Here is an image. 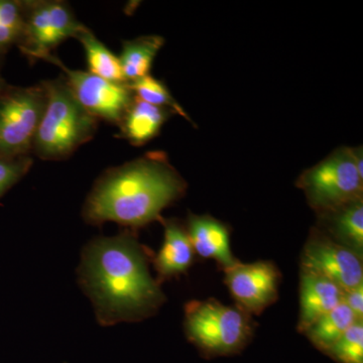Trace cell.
<instances>
[{"label": "cell", "instance_id": "5b68a950", "mask_svg": "<svg viewBox=\"0 0 363 363\" xmlns=\"http://www.w3.org/2000/svg\"><path fill=\"white\" fill-rule=\"evenodd\" d=\"M296 185L318 215L362 200L363 178L355 166L352 147L333 150L303 172Z\"/></svg>", "mask_w": 363, "mask_h": 363}, {"label": "cell", "instance_id": "44dd1931", "mask_svg": "<svg viewBox=\"0 0 363 363\" xmlns=\"http://www.w3.org/2000/svg\"><path fill=\"white\" fill-rule=\"evenodd\" d=\"M325 354L338 363H363L362 321L350 327Z\"/></svg>", "mask_w": 363, "mask_h": 363}, {"label": "cell", "instance_id": "ac0fdd59", "mask_svg": "<svg viewBox=\"0 0 363 363\" xmlns=\"http://www.w3.org/2000/svg\"><path fill=\"white\" fill-rule=\"evenodd\" d=\"M357 321L347 306L341 302L335 309L313 324L305 334L317 350L326 353Z\"/></svg>", "mask_w": 363, "mask_h": 363}, {"label": "cell", "instance_id": "5bb4252c", "mask_svg": "<svg viewBox=\"0 0 363 363\" xmlns=\"http://www.w3.org/2000/svg\"><path fill=\"white\" fill-rule=\"evenodd\" d=\"M173 114L169 109L154 106L135 96L119 124L121 133L117 138H123L135 147H142L159 135L162 125Z\"/></svg>", "mask_w": 363, "mask_h": 363}, {"label": "cell", "instance_id": "ffe728a7", "mask_svg": "<svg viewBox=\"0 0 363 363\" xmlns=\"http://www.w3.org/2000/svg\"><path fill=\"white\" fill-rule=\"evenodd\" d=\"M133 95L138 99L147 102L154 106L161 107V108L169 109L174 113L179 114L184 118L190 121L188 114L184 111L175 98L172 96L171 92L167 87L166 84L162 81L152 77V75L145 76V77L136 79L128 83Z\"/></svg>", "mask_w": 363, "mask_h": 363}, {"label": "cell", "instance_id": "3957f363", "mask_svg": "<svg viewBox=\"0 0 363 363\" xmlns=\"http://www.w3.org/2000/svg\"><path fill=\"white\" fill-rule=\"evenodd\" d=\"M42 84L45 105L33 152L42 160L60 161L92 140L98 119L78 101L64 76Z\"/></svg>", "mask_w": 363, "mask_h": 363}, {"label": "cell", "instance_id": "e0dca14e", "mask_svg": "<svg viewBox=\"0 0 363 363\" xmlns=\"http://www.w3.org/2000/svg\"><path fill=\"white\" fill-rule=\"evenodd\" d=\"M82 44L86 52L88 69L98 77L114 83H128L124 78L118 57L107 49L85 26L76 38Z\"/></svg>", "mask_w": 363, "mask_h": 363}, {"label": "cell", "instance_id": "7c38bea8", "mask_svg": "<svg viewBox=\"0 0 363 363\" xmlns=\"http://www.w3.org/2000/svg\"><path fill=\"white\" fill-rule=\"evenodd\" d=\"M164 225V242L160 252L152 257L159 274L157 281L180 276L188 271L194 259V250L187 229L177 219H162Z\"/></svg>", "mask_w": 363, "mask_h": 363}, {"label": "cell", "instance_id": "603a6c76", "mask_svg": "<svg viewBox=\"0 0 363 363\" xmlns=\"http://www.w3.org/2000/svg\"><path fill=\"white\" fill-rule=\"evenodd\" d=\"M342 302L354 315L357 321L363 318V284L351 290L343 291Z\"/></svg>", "mask_w": 363, "mask_h": 363}, {"label": "cell", "instance_id": "4fadbf2b", "mask_svg": "<svg viewBox=\"0 0 363 363\" xmlns=\"http://www.w3.org/2000/svg\"><path fill=\"white\" fill-rule=\"evenodd\" d=\"M343 291L329 279L302 272L298 330L305 333L313 324L342 302Z\"/></svg>", "mask_w": 363, "mask_h": 363}, {"label": "cell", "instance_id": "7a4b0ae2", "mask_svg": "<svg viewBox=\"0 0 363 363\" xmlns=\"http://www.w3.org/2000/svg\"><path fill=\"white\" fill-rule=\"evenodd\" d=\"M187 183L166 152H150L105 171L93 185L82 210L91 225L116 222L125 229L162 221V210L185 195Z\"/></svg>", "mask_w": 363, "mask_h": 363}, {"label": "cell", "instance_id": "cb8c5ba5", "mask_svg": "<svg viewBox=\"0 0 363 363\" xmlns=\"http://www.w3.org/2000/svg\"><path fill=\"white\" fill-rule=\"evenodd\" d=\"M6 82L1 77H0V95L4 92V88L6 87Z\"/></svg>", "mask_w": 363, "mask_h": 363}, {"label": "cell", "instance_id": "9c48e42d", "mask_svg": "<svg viewBox=\"0 0 363 363\" xmlns=\"http://www.w3.org/2000/svg\"><path fill=\"white\" fill-rule=\"evenodd\" d=\"M302 272L329 279L342 291L363 284L362 257L320 230L303 250Z\"/></svg>", "mask_w": 363, "mask_h": 363}, {"label": "cell", "instance_id": "52a82bcc", "mask_svg": "<svg viewBox=\"0 0 363 363\" xmlns=\"http://www.w3.org/2000/svg\"><path fill=\"white\" fill-rule=\"evenodd\" d=\"M23 4L25 28L18 47L30 61H39L45 55L52 54L58 45L70 38L76 39L85 28L65 1L33 0Z\"/></svg>", "mask_w": 363, "mask_h": 363}, {"label": "cell", "instance_id": "8fae6325", "mask_svg": "<svg viewBox=\"0 0 363 363\" xmlns=\"http://www.w3.org/2000/svg\"><path fill=\"white\" fill-rule=\"evenodd\" d=\"M186 229L193 250L204 259L216 260L223 269L238 264L230 247V231L223 222L209 215L189 214Z\"/></svg>", "mask_w": 363, "mask_h": 363}, {"label": "cell", "instance_id": "6da1fadb", "mask_svg": "<svg viewBox=\"0 0 363 363\" xmlns=\"http://www.w3.org/2000/svg\"><path fill=\"white\" fill-rule=\"evenodd\" d=\"M152 257L130 229L93 238L83 248L79 284L101 326L143 321L166 302L159 281L150 274Z\"/></svg>", "mask_w": 363, "mask_h": 363}, {"label": "cell", "instance_id": "30bf717a", "mask_svg": "<svg viewBox=\"0 0 363 363\" xmlns=\"http://www.w3.org/2000/svg\"><path fill=\"white\" fill-rule=\"evenodd\" d=\"M225 272L229 292L248 314H260L278 300L281 272L272 262H238Z\"/></svg>", "mask_w": 363, "mask_h": 363}, {"label": "cell", "instance_id": "d6986e66", "mask_svg": "<svg viewBox=\"0 0 363 363\" xmlns=\"http://www.w3.org/2000/svg\"><path fill=\"white\" fill-rule=\"evenodd\" d=\"M25 28L23 1L0 0V63L13 45H20Z\"/></svg>", "mask_w": 363, "mask_h": 363}, {"label": "cell", "instance_id": "ba28073f", "mask_svg": "<svg viewBox=\"0 0 363 363\" xmlns=\"http://www.w3.org/2000/svg\"><path fill=\"white\" fill-rule=\"evenodd\" d=\"M39 61L49 62L62 69L78 101L98 121L119 126L135 99L128 83L111 82L90 72L72 70L52 54L45 55Z\"/></svg>", "mask_w": 363, "mask_h": 363}, {"label": "cell", "instance_id": "9a60e30c", "mask_svg": "<svg viewBox=\"0 0 363 363\" xmlns=\"http://www.w3.org/2000/svg\"><path fill=\"white\" fill-rule=\"evenodd\" d=\"M319 217L320 223L327 230L325 234L362 257V200L319 214Z\"/></svg>", "mask_w": 363, "mask_h": 363}, {"label": "cell", "instance_id": "2e32d148", "mask_svg": "<svg viewBox=\"0 0 363 363\" xmlns=\"http://www.w3.org/2000/svg\"><path fill=\"white\" fill-rule=\"evenodd\" d=\"M164 45V39L161 35H143L124 40L118 58L126 82L150 75L152 63Z\"/></svg>", "mask_w": 363, "mask_h": 363}, {"label": "cell", "instance_id": "277c9868", "mask_svg": "<svg viewBox=\"0 0 363 363\" xmlns=\"http://www.w3.org/2000/svg\"><path fill=\"white\" fill-rule=\"evenodd\" d=\"M186 335L205 358L231 357L247 347L252 337L250 315L218 301H192L185 308Z\"/></svg>", "mask_w": 363, "mask_h": 363}, {"label": "cell", "instance_id": "8992f818", "mask_svg": "<svg viewBox=\"0 0 363 363\" xmlns=\"http://www.w3.org/2000/svg\"><path fill=\"white\" fill-rule=\"evenodd\" d=\"M45 105L42 83L30 87L6 85L0 95V160L30 156Z\"/></svg>", "mask_w": 363, "mask_h": 363}, {"label": "cell", "instance_id": "7402d4cb", "mask_svg": "<svg viewBox=\"0 0 363 363\" xmlns=\"http://www.w3.org/2000/svg\"><path fill=\"white\" fill-rule=\"evenodd\" d=\"M33 162L30 156L0 160V198L28 173Z\"/></svg>", "mask_w": 363, "mask_h": 363}]
</instances>
